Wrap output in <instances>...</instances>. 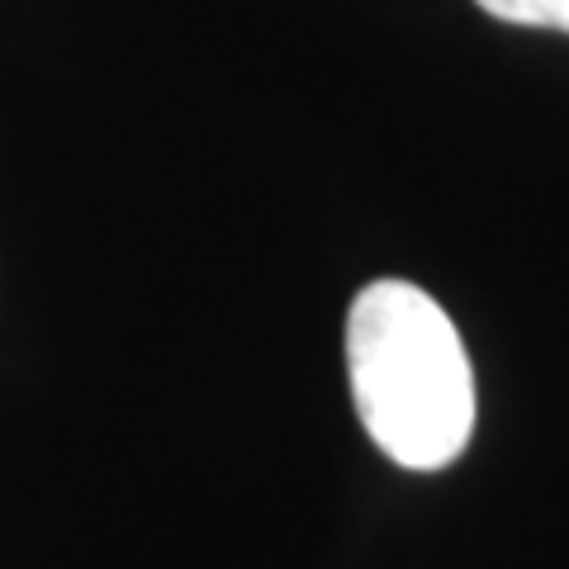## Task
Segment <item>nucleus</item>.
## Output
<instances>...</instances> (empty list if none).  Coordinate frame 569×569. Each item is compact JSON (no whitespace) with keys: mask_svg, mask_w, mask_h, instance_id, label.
Wrapping results in <instances>:
<instances>
[{"mask_svg":"<svg viewBox=\"0 0 569 569\" xmlns=\"http://www.w3.org/2000/svg\"><path fill=\"white\" fill-rule=\"evenodd\" d=\"M347 376L370 441L403 470H447L475 437V370L447 309L376 280L347 313Z\"/></svg>","mask_w":569,"mask_h":569,"instance_id":"1","label":"nucleus"},{"mask_svg":"<svg viewBox=\"0 0 569 569\" xmlns=\"http://www.w3.org/2000/svg\"><path fill=\"white\" fill-rule=\"evenodd\" d=\"M503 24H531V29H560L569 33V0H475Z\"/></svg>","mask_w":569,"mask_h":569,"instance_id":"2","label":"nucleus"}]
</instances>
